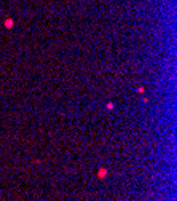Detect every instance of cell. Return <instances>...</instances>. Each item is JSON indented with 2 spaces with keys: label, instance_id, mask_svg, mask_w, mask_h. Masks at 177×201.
I'll use <instances>...</instances> for the list:
<instances>
[{
  "label": "cell",
  "instance_id": "1",
  "mask_svg": "<svg viewBox=\"0 0 177 201\" xmlns=\"http://www.w3.org/2000/svg\"><path fill=\"white\" fill-rule=\"evenodd\" d=\"M105 176H107V171H105V169H100V171H99V177L102 179V177H105Z\"/></svg>",
  "mask_w": 177,
  "mask_h": 201
}]
</instances>
